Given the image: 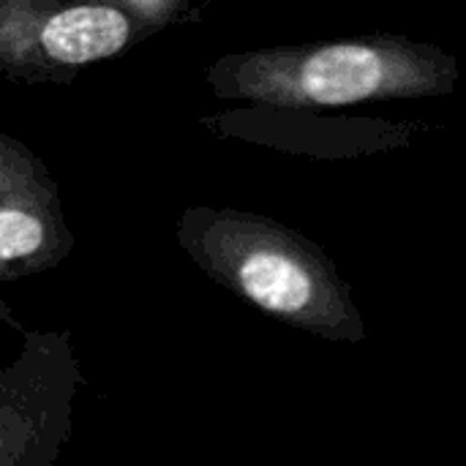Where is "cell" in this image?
<instances>
[{
    "mask_svg": "<svg viewBox=\"0 0 466 466\" xmlns=\"http://www.w3.org/2000/svg\"><path fill=\"white\" fill-rule=\"evenodd\" d=\"M177 240L216 284L281 325L341 344L366 339L352 287L303 232L259 213L191 208Z\"/></svg>",
    "mask_w": 466,
    "mask_h": 466,
    "instance_id": "cell-2",
    "label": "cell"
},
{
    "mask_svg": "<svg viewBox=\"0 0 466 466\" xmlns=\"http://www.w3.org/2000/svg\"><path fill=\"white\" fill-rule=\"evenodd\" d=\"M459 76L456 55L399 33L248 49L216 60L208 71L216 96L273 109L451 96Z\"/></svg>",
    "mask_w": 466,
    "mask_h": 466,
    "instance_id": "cell-1",
    "label": "cell"
},
{
    "mask_svg": "<svg viewBox=\"0 0 466 466\" xmlns=\"http://www.w3.org/2000/svg\"><path fill=\"white\" fill-rule=\"evenodd\" d=\"M120 5H0V66H87L126 49L139 25Z\"/></svg>",
    "mask_w": 466,
    "mask_h": 466,
    "instance_id": "cell-3",
    "label": "cell"
},
{
    "mask_svg": "<svg viewBox=\"0 0 466 466\" xmlns=\"http://www.w3.org/2000/svg\"><path fill=\"white\" fill-rule=\"evenodd\" d=\"M74 366L66 344L33 339L0 377V466H41L66 434Z\"/></svg>",
    "mask_w": 466,
    "mask_h": 466,
    "instance_id": "cell-4",
    "label": "cell"
},
{
    "mask_svg": "<svg viewBox=\"0 0 466 466\" xmlns=\"http://www.w3.org/2000/svg\"><path fill=\"white\" fill-rule=\"evenodd\" d=\"M46 172L25 147L0 137V268H44L68 248Z\"/></svg>",
    "mask_w": 466,
    "mask_h": 466,
    "instance_id": "cell-5",
    "label": "cell"
}]
</instances>
